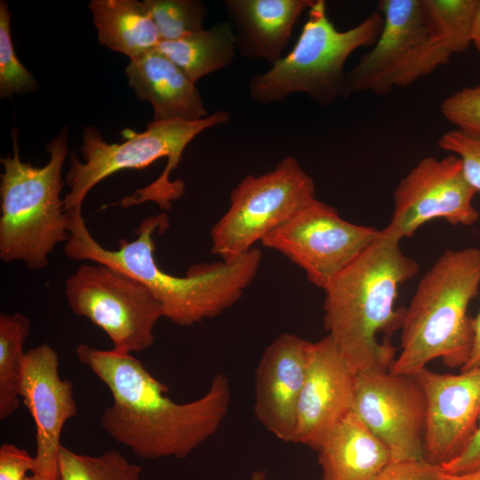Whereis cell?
Segmentation results:
<instances>
[{
	"label": "cell",
	"instance_id": "cell-1",
	"mask_svg": "<svg viewBox=\"0 0 480 480\" xmlns=\"http://www.w3.org/2000/svg\"><path fill=\"white\" fill-rule=\"evenodd\" d=\"M76 353L113 396L101 416L102 428L140 458H186L218 430L228 413L231 391L224 373L214 376L202 396L179 404L132 355L84 343Z\"/></svg>",
	"mask_w": 480,
	"mask_h": 480
},
{
	"label": "cell",
	"instance_id": "cell-2",
	"mask_svg": "<svg viewBox=\"0 0 480 480\" xmlns=\"http://www.w3.org/2000/svg\"><path fill=\"white\" fill-rule=\"evenodd\" d=\"M70 236L64 252L70 260L106 264L141 281L160 302L163 316L180 326L217 316L232 307L255 278L262 259L252 248L233 262L220 260L190 267L183 276L164 272L155 258L153 236L169 227L164 212L145 218L136 238H120L117 250H108L92 236L82 214L71 217Z\"/></svg>",
	"mask_w": 480,
	"mask_h": 480
},
{
	"label": "cell",
	"instance_id": "cell-3",
	"mask_svg": "<svg viewBox=\"0 0 480 480\" xmlns=\"http://www.w3.org/2000/svg\"><path fill=\"white\" fill-rule=\"evenodd\" d=\"M386 228L324 290V324L335 348L356 372L389 370L396 348L379 336L401 329L405 308H396L400 285L419 264Z\"/></svg>",
	"mask_w": 480,
	"mask_h": 480
},
{
	"label": "cell",
	"instance_id": "cell-4",
	"mask_svg": "<svg viewBox=\"0 0 480 480\" xmlns=\"http://www.w3.org/2000/svg\"><path fill=\"white\" fill-rule=\"evenodd\" d=\"M480 287V250H446L420 279L405 308L400 352L389 368L412 376L432 360L463 367L473 342L468 314Z\"/></svg>",
	"mask_w": 480,
	"mask_h": 480
},
{
	"label": "cell",
	"instance_id": "cell-5",
	"mask_svg": "<svg viewBox=\"0 0 480 480\" xmlns=\"http://www.w3.org/2000/svg\"><path fill=\"white\" fill-rule=\"evenodd\" d=\"M18 135L12 129V154L0 159V259L38 270L48 266L55 247L70 236L72 220L60 197L68 128L46 145L50 158L44 166L20 159Z\"/></svg>",
	"mask_w": 480,
	"mask_h": 480
},
{
	"label": "cell",
	"instance_id": "cell-6",
	"mask_svg": "<svg viewBox=\"0 0 480 480\" xmlns=\"http://www.w3.org/2000/svg\"><path fill=\"white\" fill-rule=\"evenodd\" d=\"M228 120L229 114L226 110H217L196 121H151L144 132L123 131L126 140L116 144L106 142L95 127H84L80 147L84 162L71 154L65 177V183L69 188L63 197L66 212L68 215L82 212L89 191L107 177L122 170L144 169L160 158H166L167 164L159 177L132 196L124 197L118 204L129 207L152 201L168 211L172 201L184 193L183 182L172 181L170 175L178 166L185 148L204 130L224 124Z\"/></svg>",
	"mask_w": 480,
	"mask_h": 480
},
{
	"label": "cell",
	"instance_id": "cell-7",
	"mask_svg": "<svg viewBox=\"0 0 480 480\" xmlns=\"http://www.w3.org/2000/svg\"><path fill=\"white\" fill-rule=\"evenodd\" d=\"M382 27L377 10L355 27L339 30L329 19L325 1L315 0L292 50L251 80L250 97L268 105L300 92L320 105L334 103L342 97L348 59L357 49L371 48Z\"/></svg>",
	"mask_w": 480,
	"mask_h": 480
},
{
	"label": "cell",
	"instance_id": "cell-8",
	"mask_svg": "<svg viewBox=\"0 0 480 480\" xmlns=\"http://www.w3.org/2000/svg\"><path fill=\"white\" fill-rule=\"evenodd\" d=\"M376 43L345 75L342 97L389 94L447 64L453 53L435 30L425 0H381Z\"/></svg>",
	"mask_w": 480,
	"mask_h": 480
},
{
	"label": "cell",
	"instance_id": "cell-9",
	"mask_svg": "<svg viewBox=\"0 0 480 480\" xmlns=\"http://www.w3.org/2000/svg\"><path fill=\"white\" fill-rule=\"evenodd\" d=\"M315 199L313 179L292 156L266 173L245 176L211 229L212 253L225 262L238 260Z\"/></svg>",
	"mask_w": 480,
	"mask_h": 480
},
{
	"label": "cell",
	"instance_id": "cell-10",
	"mask_svg": "<svg viewBox=\"0 0 480 480\" xmlns=\"http://www.w3.org/2000/svg\"><path fill=\"white\" fill-rule=\"evenodd\" d=\"M72 312L102 329L113 350L132 355L150 348L164 317L160 302L139 279L106 264H82L65 281Z\"/></svg>",
	"mask_w": 480,
	"mask_h": 480
},
{
	"label": "cell",
	"instance_id": "cell-11",
	"mask_svg": "<svg viewBox=\"0 0 480 480\" xmlns=\"http://www.w3.org/2000/svg\"><path fill=\"white\" fill-rule=\"evenodd\" d=\"M380 235V229L349 222L315 199L260 243L284 255L324 290Z\"/></svg>",
	"mask_w": 480,
	"mask_h": 480
},
{
	"label": "cell",
	"instance_id": "cell-12",
	"mask_svg": "<svg viewBox=\"0 0 480 480\" xmlns=\"http://www.w3.org/2000/svg\"><path fill=\"white\" fill-rule=\"evenodd\" d=\"M476 194L458 156L424 157L396 186L392 218L385 228L403 239L435 220H444L453 226H472L480 217L473 205Z\"/></svg>",
	"mask_w": 480,
	"mask_h": 480
},
{
	"label": "cell",
	"instance_id": "cell-13",
	"mask_svg": "<svg viewBox=\"0 0 480 480\" xmlns=\"http://www.w3.org/2000/svg\"><path fill=\"white\" fill-rule=\"evenodd\" d=\"M352 411L388 446L393 462L424 460L426 401L413 377L356 372Z\"/></svg>",
	"mask_w": 480,
	"mask_h": 480
},
{
	"label": "cell",
	"instance_id": "cell-14",
	"mask_svg": "<svg viewBox=\"0 0 480 480\" xmlns=\"http://www.w3.org/2000/svg\"><path fill=\"white\" fill-rule=\"evenodd\" d=\"M426 401L423 459L439 466L459 456L474 435L480 418V368L459 374L427 367L412 375Z\"/></svg>",
	"mask_w": 480,
	"mask_h": 480
},
{
	"label": "cell",
	"instance_id": "cell-15",
	"mask_svg": "<svg viewBox=\"0 0 480 480\" xmlns=\"http://www.w3.org/2000/svg\"><path fill=\"white\" fill-rule=\"evenodd\" d=\"M18 392L36 424V465L32 474L44 480H60L61 432L65 423L77 414V405L73 384L60 378L59 356L48 343L24 353Z\"/></svg>",
	"mask_w": 480,
	"mask_h": 480
},
{
	"label": "cell",
	"instance_id": "cell-16",
	"mask_svg": "<svg viewBox=\"0 0 480 480\" xmlns=\"http://www.w3.org/2000/svg\"><path fill=\"white\" fill-rule=\"evenodd\" d=\"M356 377V372L327 335L312 342L293 443L318 450L333 428L352 411Z\"/></svg>",
	"mask_w": 480,
	"mask_h": 480
},
{
	"label": "cell",
	"instance_id": "cell-17",
	"mask_svg": "<svg viewBox=\"0 0 480 480\" xmlns=\"http://www.w3.org/2000/svg\"><path fill=\"white\" fill-rule=\"evenodd\" d=\"M312 342L284 332L264 350L255 373L254 413L276 438L293 442Z\"/></svg>",
	"mask_w": 480,
	"mask_h": 480
},
{
	"label": "cell",
	"instance_id": "cell-18",
	"mask_svg": "<svg viewBox=\"0 0 480 480\" xmlns=\"http://www.w3.org/2000/svg\"><path fill=\"white\" fill-rule=\"evenodd\" d=\"M315 0H226L223 4L244 57L271 65L283 56L294 24Z\"/></svg>",
	"mask_w": 480,
	"mask_h": 480
},
{
	"label": "cell",
	"instance_id": "cell-19",
	"mask_svg": "<svg viewBox=\"0 0 480 480\" xmlns=\"http://www.w3.org/2000/svg\"><path fill=\"white\" fill-rule=\"evenodd\" d=\"M124 74L138 99L152 105V122L196 121L209 116L196 84L157 50L130 60Z\"/></svg>",
	"mask_w": 480,
	"mask_h": 480
},
{
	"label": "cell",
	"instance_id": "cell-20",
	"mask_svg": "<svg viewBox=\"0 0 480 480\" xmlns=\"http://www.w3.org/2000/svg\"><path fill=\"white\" fill-rule=\"evenodd\" d=\"M317 451L322 480H376L393 462L388 446L353 411Z\"/></svg>",
	"mask_w": 480,
	"mask_h": 480
},
{
	"label": "cell",
	"instance_id": "cell-21",
	"mask_svg": "<svg viewBox=\"0 0 480 480\" xmlns=\"http://www.w3.org/2000/svg\"><path fill=\"white\" fill-rule=\"evenodd\" d=\"M88 7L103 46L130 60L157 49L161 38L143 1L92 0Z\"/></svg>",
	"mask_w": 480,
	"mask_h": 480
},
{
	"label": "cell",
	"instance_id": "cell-22",
	"mask_svg": "<svg viewBox=\"0 0 480 480\" xmlns=\"http://www.w3.org/2000/svg\"><path fill=\"white\" fill-rule=\"evenodd\" d=\"M156 50L196 84L232 64L236 37L230 22H220L174 41H161Z\"/></svg>",
	"mask_w": 480,
	"mask_h": 480
},
{
	"label": "cell",
	"instance_id": "cell-23",
	"mask_svg": "<svg viewBox=\"0 0 480 480\" xmlns=\"http://www.w3.org/2000/svg\"><path fill=\"white\" fill-rule=\"evenodd\" d=\"M30 321L20 312L0 315V420L13 414L20 406L19 381L23 346Z\"/></svg>",
	"mask_w": 480,
	"mask_h": 480
},
{
	"label": "cell",
	"instance_id": "cell-24",
	"mask_svg": "<svg viewBox=\"0 0 480 480\" xmlns=\"http://www.w3.org/2000/svg\"><path fill=\"white\" fill-rule=\"evenodd\" d=\"M59 475L60 480H140L141 468L117 451L92 456L76 453L62 445Z\"/></svg>",
	"mask_w": 480,
	"mask_h": 480
},
{
	"label": "cell",
	"instance_id": "cell-25",
	"mask_svg": "<svg viewBox=\"0 0 480 480\" xmlns=\"http://www.w3.org/2000/svg\"><path fill=\"white\" fill-rule=\"evenodd\" d=\"M435 30L453 54L472 44L478 0H425Z\"/></svg>",
	"mask_w": 480,
	"mask_h": 480
},
{
	"label": "cell",
	"instance_id": "cell-26",
	"mask_svg": "<svg viewBox=\"0 0 480 480\" xmlns=\"http://www.w3.org/2000/svg\"><path fill=\"white\" fill-rule=\"evenodd\" d=\"M161 41H174L202 30L207 14L196 0H144Z\"/></svg>",
	"mask_w": 480,
	"mask_h": 480
},
{
	"label": "cell",
	"instance_id": "cell-27",
	"mask_svg": "<svg viewBox=\"0 0 480 480\" xmlns=\"http://www.w3.org/2000/svg\"><path fill=\"white\" fill-rule=\"evenodd\" d=\"M11 17L7 3L0 2V98L32 92L36 81L18 59L12 38Z\"/></svg>",
	"mask_w": 480,
	"mask_h": 480
},
{
	"label": "cell",
	"instance_id": "cell-28",
	"mask_svg": "<svg viewBox=\"0 0 480 480\" xmlns=\"http://www.w3.org/2000/svg\"><path fill=\"white\" fill-rule=\"evenodd\" d=\"M440 112L456 129L480 136V84L447 96L440 105Z\"/></svg>",
	"mask_w": 480,
	"mask_h": 480
},
{
	"label": "cell",
	"instance_id": "cell-29",
	"mask_svg": "<svg viewBox=\"0 0 480 480\" xmlns=\"http://www.w3.org/2000/svg\"><path fill=\"white\" fill-rule=\"evenodd\" d=\"M437 143L440 148L460 158L467 180L479 194L480 136L455 128L442 134Z\"/></svg>",
	"mask_w": 480,
	"mask_h": 480
},
{
	"label": "cell",
	"instance_id": "cell-30",
	"mask_svg": "<svg viewBox=\"0 0 480 480\" xmlns=\"http://www.w3.org/2000/svg\"><path fill=\"white\" fill-rule=\"evenodd\" d=\"M35 457L12 444L0 447V480H24L34 472Z\"/></svg>",
	"mask_w": 480,
	"mask_h": 480
},
{
	"label": "cell",
	"instance_id": "cell-31",
	"mask_svg": "<svg viewBox=\"0 0 480 480\" xmlns=\"http://www.w3.org/2000/svg\"><path fill=\"white\" fill-rule=\"evenodd\" d=\"M442 474L439 466L425 460L391 462L376 480H439Z\"/></svg>",
	"mask_w": 480,
	"mask_h": 480
},
{
	"label": "cell",
	"instance_id": "cell-32",
	"mask_svg": "<svg viewBox=\"0 0 480 480\" xmlns=\"http://www.w3.org/2000/svg\"><path fill=\"white\" fill-rule=\"evenodd\" d=\"M440 468L446 474H460L480 468V418L476 429L463 452Z\"/></svg>",
	"mask_w": 480,
	"mask_h": 480
},
{
	"label": "cell",
	"instance_id": "cell-33",
	"mask_svg": "<svg viewBox=\"0 0 480 480\" xmlns=\"http://www.w3.org/2000/svg\"><path fill=\"white\" fill-rule=\"evenodd\" d=\"M473 342L467 363L461 367V371L472 368H480V309L472 320Z\"/></svg>",
	"mask_w": 480,
	"mask_h": 480
},
{
	"label": "cell",
	"instance_id": "cell-34",
	"mask_svg": "<svg viewBox=\"0 0 480 480\" xmlns=\"http://www.w3.org/2000/svg\"><path fill=\"white\" fill-rule=\"evenodd\" d=\"M439 480H480V468L460 474H442Z\"/></svg>",
	"mask_w": 480,
	"mask_h": 480
},
{
	"label": "cell",
	"instance_id": "cell-35",
	"mask_svg": "<svg viewBox=\"0 0 480 480\" xmlns=\"http://www.w3.org/2000/svg\"><path fill=\"white\" fill-rule=\"evenodd\" d=\"M472 44L480 54V0H478V5L473 24Z\"/></svg>",
	"mask_w": 480,
	"mask_h": 480
},
{
	"label": "cell",
	"instance_id": "cell-36",
	"mask_svg": "<svg viewBox=\"0 0 480 480\" xmlns=\"http://www.w3.org/2000/svg\"><path fill=\"white\" fill-rule=\"evenodd\" d=\"M246 480H267V475L265 471L258 470L253 472Z\"/></svg>",
	"mask_w": 480,
	"mask_h": 480
},
{
	"label": "cell",
	"instance_id": "cell-37",
	"mask_svg": "<svg viewBox=\"0 0 480 480\" xmlns=\"http://www.w3.org/2000/svg\"><path fill=\"white\" fill-rule=\"evenodd\" d=\"M24 480H44V479L37 475L32 474L30 476H28Z\"/></svg>",
	"mask_w": 480,
	"mask_h": 480
}]
</instances>
